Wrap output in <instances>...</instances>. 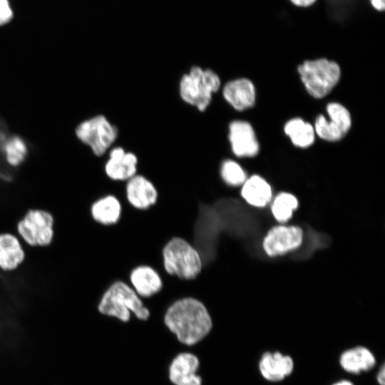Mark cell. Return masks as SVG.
<instances>
[{
  "label": "cell",
  "mask_w": 385,
  "mask_h": 385,
  "mask_svg": "<svg viewBox=\"0 0 385 385\" xmlns=\"http://www.w3.org/2000/svg\"><path fill=\"white\" fill-rule=\"evenodd\" d=\"M220 176L227 185L231 187L242 186L247 178L242 166L233 159H225L221 163Z\"/></svg>",
  "instance_id": "obj_22"
},
{
  "label": "cell",
  "mask_w": 385,
  "mask_h": 385,
  "mask_svg": "<svg viewBox=\"0 0 385 385\" xmlns=\"http://www.w3.org/2000/svg\"><path fill=\"white\" fill-rule=\"evenodd\" d=\"M241 187V197L250 205L264 207L272 198V188L260 175H251L246 179Z\"/></svg>",
  "instance_id": "obj_20"
},
{
  "label": "cell",
  "mask_w": 385,
  "mask_h": 385,
  "mask_svg": "<svg viewBox=\"0 0 385 385\" xmlns=\"http://www.w3.org/2000/svg\"><path fill=\"white\" fill-rule=\"evenodd\" d=\"M198 366L199 361L195 355L180 354L170 366V379L175 385H201V378L196 374Z\"/></svg>",
  "instance_id": "obj_19"
},
{
  "label": "cell",
  "mask_w": 385,
  "mask_h": 385,
  "mask_svg": "<svg viewBox=\"0 0 385 385\" xmlns=\"http://www.w3.org/2000/svg\"><path fill=\"white\" fill-rule=\"evenodd\" d=\"M3 150L6 160L13 167L20 165L24 161L28 152L25 141L17 136L8 139L4 145Z\"/></svg>",
  "instance_id": "obj_24"
},
{
  "label": "cell",
  "mask_w": 385,
  "mask_h": 385,
  "mask_svg": "<svg viewBox=\"0 0 385 385\" xmlns=\"http://www.w3.org/2000/svg\"><path fill=\"white\" fill-rule=\"evenodd\" d=\"M362 12H363V11H362ZM361 14V12H360V13L357 14H356V15H355V16H352V18H354V19H356L355 17H356L357 16H359V14ZM340 19H341V21H342V20H343V21H344V22H345V21H346V22L350 21V20H349V21H347V20H345V19H344L343 18V16H342L340 17ZM352 19H351V20H352Z\"/></svg>",
  "instance_id": "obj_30"
},
{
  "label": "cell",
  "mask_w": 385,
  "mask_h": 385,
  "mask_svg": "<svg viewBox=\"0 0 385 385\" xmlns=\"http://www.w3.org/2000/svg\"><path fill=\"white\" fill-rule=\"evenodd\" d=\"M297 73L308 94L315 99L328 96L342 76L339 64L324 57L304 61L298 65Z\"/></svg>",
  "instance_id": "obj_5"
},
{
  "label": "cell",
  "mask_w": 385,
  "mask_h": 385,
  "mask_svg": "<svg viewBox=\"0 0 385 385\" xmlns=\"http://www.w3.org/2000/svg\"><path fill=\"white\" fill-rule=\"evenodd\" d=\"M163 320L178 339L188 345L203 339L212 327V319L207 305L192 296L182 297L170 302Z\"/></svg>",
  "instance_id": "obj_1"
},
{
  "label": "cell",
  "mask_w": 385,
  "mask_h": 385,
  "mask_svg": "<svg viewBox=\"0 0 385 385\" xmlns=\"http://www.w3.org/2000/svg\"><path fill=\"white\" fill-rule=\"evenodd\" d=\"M298 206L295 196L289 192L279 193L273 200L272 212L274 218L281 222L287 221Z\"/></svg>",
  "instance_id": "obj_23"
},
{
  "label": "cell",
  "mask_w": 385,
  "mask_h": 385,
  "mask_svg": "<svg viewBox=\"0 0 385 385\" xmlns=\"http://www.w3.org/2000/svg\"><path fill=\"white\" fill-rule=\"evenodd\" d=\"M13 18V11L9 0H0V26L8 24Z\"/></svg>",
  "instance_id": "obj_25"
},
{
  "label": "cell",
  "mask_w": 385,
  "mask_h": 385,
  "mask_svg": "<svg viewBox=\"0 0 385 385\" xmlns=\"http://www.w3.org/2000/svg\"><path fill=\"white\" fill-rule=\"evenodd\" d=\"M283 129L291 143L299 148H307L315 141L316 133L313 125L302 118L295 117L288 120Z\"/></svg>",
  "instance_id": "obj_21"
},
{
  "label": "cell",
  "mask_w": 385,
  "mask_h": 385,
  "mask_svg": "<svg viewBox=\"0 0 385 385\" xmlns=\"http://www.w3.org/2000/svg\"><path fill=\"white\" fill-rule=\"evenodd\" d=\"M222 86L220 76L212 69L193 66L179 81V94L183 102L200 112L210 106L213 94Z\"/></svg>",
  "instance_id": "obj_4"
},
{
  "label": "cell",
  "mask_w": 385,
  "mask_h": 385,
  "mask_svg": "<svg viewBox=\"0 0 385 385\" xmlns=\"http://www.w3.org/2000/svg\"><path fill=\"white\" fill-rule=\"evenodd\" d=\"M376 381L378 385H385V365L384 363L380 366L376 372Z\"/></svg>",
  "instance_id": "obj_28"
},
{
  "label": "cell",
  "mask_w": 385,
  "mask_h": 385,
  "mask_svg": "<svg viewBox=\"0 0 385 385\" xmlns=\"http://www.w3.org/2000/svg\"><path fill=\"white\" fill-rule=\"evenodd\" d=\"M55 226L56 220L51 212L31 208L17 221L16 230L22 242L31 247L44 248L53 242Z\"/></svg>",
  "instance_id": "obj_6"
},
{
  "label": "cell",
  "mask_w": 385,
  "mask_h": 385,
  "mask_svg": "<svg viewBox=\"0 0 385 385\" xmlns=\"http://www.w3.org/2000/svg\"><path fill=\"white\" fill-rule=\"evenodd\" d=\"M303 232L297 226L279 225L272 228L263 240V248L270 257L284 255L299 247Z\"/></svg>",
  "instance_id": "obj_11"
},
{
  "label": "cell",
  "mask_w": 385,
  "mask_h": 385,
  "mask_svg": "<svg viewBox=\"0 0 385 385\" xmlns=\"http://www.w3.org/2000/svg\"><path fill=\"white\" fill-rule=\"evenodd\" d=\"M222 95L235 111H244L255 106L257 93L253 82L241 77L227 81L222 88Z\"/></svg>",
  "instance_id": "obj_16"
},
{
  "label": "cell",
  "mask_w": 385,
  "mask_h": 385,
  "mask_svg": "<svg viewBox=\"0 0 385 385\" xmlns=\"http://www.w3.org/2000/svg\"><path fill=\"white\" fill-rule=\"evenodd\" d=\"M326 112L327 117L320 114L315 118L313 126L316 135L327 142H338L351 130V113L345 106L339 102L327 103Z\"/></svg>",
  "instance_id": "obj_8"
},
{
  "label": "cell",
  "mask_w": 385,
  "mask_h": 385,
  "mask_svg": "<svg viewBox=\"0 0 385 385\" xmlns=\"http://www.w3.org/2000/svg\"><path fill=\"white\" fill-rule=\"evenodd\" d=\"M371 8L377 12L385 11V0H368Z\"/></svg>",
  "instance_id": "obj_27"
},
{
  "label": "cell",
  "mask_w": 385,
  "mask_h": 385,
  "mask_svg": "<svg viewBox=\"0 0 385 385\" xmlns=\"http://www.w3.org/2000/svg\"><path fill=\"white\" fill-rule=\"evenodd\" d=\"M331 385H354V384L350 380L342 379L336 381Z\"/></svg>",
  "instance_id": "obj_29"
},
{
  "label": "cell",
  "mask_w": 385,
  "mask_h": 385,
  "mask_svg": "<svg viewBox=\"0 0 385 385\" xmlns=\"http://www.w3.org/2000/svg\"><path fill=\"white\" fill-rule=\"evenodd\" d=\"M289 1L297 8H309L314 5L317 0H289Z\"/></svg>",
  "instance_id": "obj_26"
},
{
  "label": "cell",
  "mask_w": 385,
  "mask_h": 385,
  "mask_svg": "<svg viewBox=\"0 0 385 385\" xmlns=\"http://www.w3.org/2000/svg\"><path fill=\"white\" fill-rule=\"evenodd\" d=\"M138 158L133 152L115 146L109 150L103 169L109 180L125 183L138 173Z\"/></svg>",
  "instance_id": "obj_12"
},
{
  "label": "cell",
  "mask_w": 385,
  "mask_h": 385,
  "mask_svg": "<svg viewBox=\"0 0 385 385\" xmlns=\"http://www.w3.org/2000/svg\"><path fill=\"white\" fill-rule=\"evenodd\" d=\"M77 138L97 156L111 148L118 136V130L105 115H97L81 122L76 129Z\"/></svg>",
  "instance_id": "obj_7"
},
{
  "label": "cell",
  "mask_w": 385,
  "mask_h": 385,
  "mask_svg": "<svg viewBox=\"0 0 385 385\" xmlns=\"http://www.w3.org/2000/svg\"><path fill=\"white\" fill-rule=\"evenodd\" d=\"M162 275L190 282L201 274L204 262L198 249L180 236L170 237L161 249Z\"/></svg>",
  "instance_id": "obj_2"
},
{
  "label": "cell",
  "mask_w": 385,
  "mask_h": 385,
  "mask_svg": "<svg viewBox=\"0 0 385 385\" xmlns=\"http://www.w3.org/2000/svg\"><path fill=\"white\" fill-rule=\"evenodd\" d=\"M228 140L232 153L237 158H253L260 152V143L252 124L235 119L228 125Z\"/></svg>",
  "instance_id": "obj_10"
},
{
  "label": "cell",
  "mask_w": 385,
  "mask_h": 385,
  "mask_svg": "<svg viewBox=\"0 0 385 385\" xmlns=\"http://www.w3.org/2000/svg\"><path fill=\"white\" fill-rule=\"evenodd\" d=\"M158 197L156 184L145 175L137 173L125 183L123 203L132 209L146 211L156 205Z\"/></svg>",
  "instance_id": "obj_9"
},
{
  "label": "cell",
  "mask_w": 385,
  "mask_h": 385,
  "mask_svg": "<svg viewBox=\"0 0 385 385\" xmlns=\"http://www.w3.org/2000/svg\"><path fill=\"white\" fill-rule=\"evenodd\" d=\"M127 282L143 300L160 293L164 284L162 274L148 264L133 267L128 272Z\"/></svg>",
  "instance_id": "obj_13"
},
{
  "label": "cell",
  "mask_w": 385,
  "mask_h": 385,
  "mask_svg": "<svg viewBox=\"0 0 385 385\" xmlns=\"http://www.w3.org/2000/svg\"><path fill=\"white\" fill-rule=\"evenodd\" d=\"M97 309L100 314L123 322H129L132 313L142 321H146L150 316L144 300L123 279L113 281L103 290Z\"/></svg>",
  "instance_id": "obj_3"
},
{
  "label": "cell",
  "mask_w": 385,
  "mask_h": 385,
  "mask_svg": "<svg viewBox=\"0 0 385 385\" xmlns=\"http://www.w3.org/2000/svg\"><path fill=\"white\" fill-rule=\"evenodd\" d=\"M374 354L368 347L354 346L344 350L339 355L340 367L346 373L358 375L373 369L376 364Z\"/></svg>",
  "instance_id": "obj_17"
},
{
  "label": "cell",
  "mask_w": 385,
  "mask_h": 385,
  "mask_svg": "<svg viewBox=\"0 0 385 385\" xmlns=\"http://www.w3.org/2000/svg\"><path fill=\"white\" fill-rule=\"evenodd\" d=\"M258 370L261 376L267 381H282L293 373L294 361L290 355L281 351H266L260 356Z\"/></svg>",
  "instance_id": "obj_14"
},
{
  "label": "cell",
  "mask_w": 385,
  "mask_h": 385,
  "mask_svg": "<svg viewBox=\"0 0 385 385\" xmlns=\"http://www.w3.org/2000/svg\"><path fill=\"white\" fill-rule=\"evenodd\" d=\"M26 251L22 241L11 232H0V270L14 272L18 270L26 260Z\"/></svg>",
  "instance_id": "obj_18"
},
{
  "label": "cell",
  "mask_w": 385,
  "mask_h": 385,
  "mask_svg": "<svg viewBox=\"0 0 385 385\" xmlns=\"http://www.w3.org/2000/svg\"><path fill=\"white\" fill-rule=\"evenodd\" d=\"M123 202L113 192L96 198L89 205L91 219L96 225L109 227L117 225L123 213Z\"/></svg>",
  "instance_id": "obj_15"
}]
</instances>
